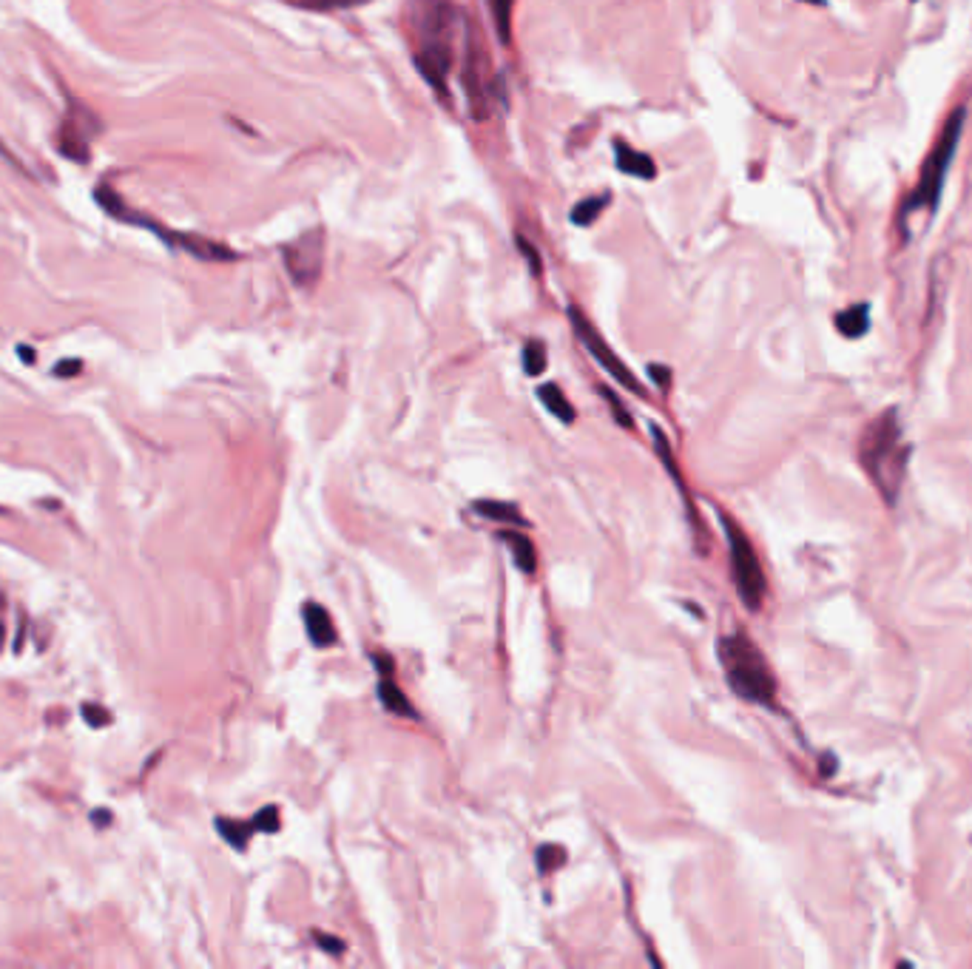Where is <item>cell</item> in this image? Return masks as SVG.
<instances>
[{
    "instance_id": "4dcf8cb0",
    "label": "cell",
    "mask_w": 972,
    "mask_h": 969,
    "mask_svg": "<svg viewBox=\"0 0 972 969\" xmlns=\"http://www.w3.org/2000/svg\"><path fill=\"white\" fill-rule=\"evenodd\" d=\"M648 376L655 378V384L660 390H668V384H672V370L663 364H648Z\"/></svg>"
},
{
    "instance_id": "ffe728a7",
    "label": "cell",
    "mask_w": 972,
    "mask_h": 969,
    "mask_svg": "<svg viewBox=\"0 0 972 969\" xmlns=\"http://www.w3.org/2000/svg\"><path fill=\"white\" fill-rule=\"evenodd\" d=\"M490 12L495 21V31L500 43L512 40V12H515V0H490Z\"/></svg>"
},
{
    "instance_id": "e575fe53",
    "label": "cell",
    "mask_w": 972,
    "mask_h": 969,
    "mask_svg": "<svg viewBox=\"0 0 972 969\" xmlns=\"http://www.w3.org/2000/svg\"><path fill=\"white\" fill-rule=\"evenodd\" d=\"M18 356H21L26 364H35V350L26 347V344H18Z\"/></svg>"
},
{
    "instance_id": "5b68a950",
    "label": "cell",
    "mask_w": 972,
    "mask_h": 969,
    "mask_svg": "<svg viewBox=\"0 0 972 969\" xmlns=\"http://www.w3.org/2000/svg\"><path fill=\"white\" fill-rule=\"evenodd\" d=\"M568 322H572V327H575V333H577V339H580V342H583V347L589 350V353L597 359V364L603 367V370H606L612 378H617V381L623 384L626 390H631L634 395H646V387H643L640 381H637V376L629 370V367L617 359V353H614V350L606 344V339H603L600 333L594 330V324H592L589 319H586V313H583L580 307H575V305L568 307Z\"/></svg>"
},
{
    "instance_id": "4316f807",
    "label": "cell",
    "mask_w": 972,
    "mask_h": 969,
    "mask_svg": "<svg viewBox=\"0 0 972 969\" xmlns=\"http://www.w3.org/2000/svg\"><path fill=\"white\" fill-rule=\"evenodd\" d=\"M517 250H521V254H524V259H526V264H529V271H532V276H541L543 273V262H541V254H538V247H534V245H529L524 237L521 239H517Z\"/></svg>"
},
{
    "instance_id": "8992f818",
    "label": "cell",
    "mask_w": 972,
    "mask_h": 969,
    "mask_svg": "<svg viewBox=\"0 0 972 969\" xmlns=\"http://www.w3.org/2000/svg\"><path fill=\"white\" fill-rule=\"evenodd\" d=\"M282 262L299 288H313L325 273V233L308 230L282 247Z\"/></svg>"
},
{
    "instance_id": "8d00e7d4",
    "label": "cell",
    "mask_w": 972,
    "mask_h": 969,
    "mask_svg": "<svg viewBox=\"0 0 972 969\" xmlns=\"http://www.w3.org/2000/svg\"><path fill=\"white\" fill-rule=\"evenodd\" d=\"M4 634H6V628H4V623H0V645H4Z\"/></svg>"
},
{
    "instance_id": "4fadbf2b",
    "label": "cell",
    "mask_w": 972,
    "mask_h": 969,
    "mask_svg": "<svg viewBox=\"0 0 972 969\" xmlns=\"http://www.w3.org/2000/svg\"><path fill=\"white\" fill-rule=\"evenodd\" d=\"M89 143L91 140L86 137V134H82L80 128H74L72 123L63 120V125L57 131V148H60L63 157H69L74 162H89V157H91V145Z\"/></svg>"
},
{
    "instance_id": "d6a6232c",
    "label": "cell",
    "mask_w": 972,
    "mask_h": 969,
    "mask_svg": "<svg viewBox=\"0 0 972 969\" xmlns=\"http://www.w3.org/2000/svg\"><path fill=\"white\" fill-rule=\"evenodd\" d=\"M91 822H94L97 827H106V825L111 822V813H108L106 808H97V810L91 813Z\"/></svg>"
},
{
    "instance_id": "836d02e7",
    "label": "cell",
    "mask_w": 972,
    "mask_h": 969,
    "mask_svg": "<svg viewBox=\"0 0 972 969\" xmlns=\"http://www.w3.org/2000/svg\"><path fill=\"white\" fill-rule=\"evenodd\" d=\"M836 774V759L833 754H822V776H833Z\"/></svg>"
},
{
    "instance_id": "d6986e66",
    "label": "cell",
    "mask_w": 972,
    "mask_h": 969,
    "mask_svg": "<svg viewBox=\"0 0 972 969\" xmlns=\"http://www.w3.org/2000/svg\"><path fill=\"white\" fill-rule=\"evenodd\" d=\"M220 836L237 850H245L250 836H254V822H237V818H216Z\"/></svg>"
},
{
    "instance_id": "5bb4252c",
    "label": "cell",
    "mask_w": 972,
    "mask_h": 969,
    "mask_svg": "<svg viewBox=\"0 0 972 969\" xmlns=\"http://www.w3.org/2000/svg\"><path fill=\"white\" fill-rule=\"evenodd\" d=\"M833 324L845 339H862L870 330V305H850L847 310L836 313Z\"/></svg>"
},
{
    "instance_id": "f546056e",
    "label": "cell",
    "mask_w": 972,
    "mask_h": 969,
    "mask_svg": "<svg viewBox=\"0 0 972 969\" xmlns=\"http://www.w3.org/2000/svg\"><path fill=\"white\" fill-rule=\"evenodd\" d=\"M52 373H55L57 378H72V376L82 373V361H80V359H72V361H57Z\"/></svg>"
},
{
    "instance_id": "6da1fadb",
    "label": "cell",
    "mask_w": 972,
    "mask_h": 969,
    "mask_svg": "<svg viewBox=\"0 0 972 969\" xmlns=\"http://www.w3.org/2000/svg\"><path fill=\"white\" fill-rule=\"evenodd\" d=\"M907 458H910V446L901 444L898 412L887 410L867 427V432L859 441V461L887 504H896L904 470H907Z\"/></svg>"
},
{
    "instance_id": "484cf974",
    "label": "cell",
    "mask_w": 972,
    "mask_h": 969,
    "mask_svg": "<svg viewBox=\"0 0 972 969\" xmlns=\"http://www.w3.org/2000/svg\"><path fill=\"white\" fill-rule=\"evenodd\" d=\"M254 830H262V833H276L279 830V808L276 805H267L256 813L254 818Z\"/></svg>"
},
{
    "instance_id": "44dd1931",
    "label": "cell",
    "mask_w": 972,
    "mask_h": 969,
    "mask_svg": "<svg viewBox=\"0 0 972 969\" xmlns=\"http://www.w3.org/2000/svg\"><path fill=\"white\" fill-rule=\"evenodd\" d=\"M606 205H609V194L589 196V199H583V203L575 205V211H572V216H568V220H572L575 225H580V228H589V225L597 220V216L603 213V208H606Z\"/></svg>"
},
{
    "instance_id": "ba28073f",
    "label": "cell",
    "mask_w": 972,
    "mask_h": 969,
    "mask_svg": "<svg viewBox=\"0 0 972 969\" xmlns=\"http://www.w3.org/2000/svg\"><path fill=\"white\" fill-rule=\"evenodd\" d=\"M486 69H490V60L481 52V46L475 40L473 31H466V43H464V91H466V103L469 111L475 114V120H486L490 114V82H486Z\"/></svg>"
},
{
    "instance_id": "1f68e13d",
    "label": "cell",
    "mask_w": 972,
    "mask_h": 969,
    "mask_svg": "<svg viewBox=\"0 0 972 969\" xmlns=\"http://www.w3.org/2000/svg\"><path fill=\"white\" fill-rule=\"evenodd\" d=\"M373 662L378 665L381 677H393V674H395V668H393V660H390V657H384V654H376V657H373Z\"/></svg>"
},
{
    "instance_id": "7a4b0ae2",
    "label": "cell",
    "mask_w": 972,
    "mask_h": 969,
    "mask_svg": "<svg viewBox=\"0 0 972 969\" xmlns=\"http://www.w3.org/2000/svg\"><path fill=\"white\" fill-rule=\"evenodd\" d=\"M719 662H723L728 685L736 696L757 705H774L777 679L770 674V665L762 657V651L745 634L736 631L719 640Z\"/></svg>"
},
{
    "instance_id": "9a60e30c",
    "label": "cell",
    "mask_w": 972,
    "mask_h": 969,
    "mask_svg": "<svg viewBox=\"0 0 972 969\" xmlns=\"http://www.w3.org/2000/svg\"><path fill=\"white\" fill-rule=\"evenodd\" d=\"M500 538H504V543H507V546L512 549V555H515V563H517V569H521V572H526V575H532L534 569H538V560H534V558H538V555H534L532 538H526V534L515 532V529H504V532H500Z\"/></svg>"
},
{
    "instance_id": "3957f363",
    "label": "cell",
    "mask_w": 972,
    "mask_h": 969,
    "mask_svg": "<svg viewBox=\"0 0 972 969\" xmlns=\"http://www.w3.org/2000/svg\"><path fill=\"white\" fill-rule=\"evenodd\" d=\"M961 131H964V108H955L947 117V125L942 131V137H938L935 148L930 151L924 169H921L916 191L910 194L907 203H904V213H913L918 208H930V211L935 208L938 196H942V188H944V177L950 171V162L955 157V148H959Z\"/></svg>"
},
{
    "instance_id": "7c38bea8",
    "label": "cell",
    "mask_w": 972,
    "mask_h": 969,
    "mask_svg": "<svg viewBox=\"0 0 972 969\" xmlns=\"http://www.w3.org/2000/svg\"><path fill=\"white\" fill-rule=\"evenodd\" d=\"M301 617H305V628L313 645L327 648L336 643V628H333V617L327 614V609H322L318 603H305Z\"/></svg>"
},
{
    "instance_id": "e0dca14e",
    "label": "cell",
    "mask_w": 972,
    "mask_h": 969,
    "mask_svg": "<svg viewBox=\"0 0 972 969\" xmlns=\"http://www.w3.org/2000/svg\"><path fill=\"white\" fill-rule=\"evenodd\" d=\"M538 398L543 401V407L555 415V419H560L563 424H575V407L568 404V398L563 395L558 384H541Z\"/></svg>"
},
{
    "instance_id": "74e56055",
    "label": "cell",
    "mask_w": 972,
    "mask_h": 969,
    "mask_svg": "<svg viewBox=\"0 0 972 969\" xmlns=\"http://www.w3.org/2000/svg\"><path fill=\"white\" fill-rule=\"evenodd\" d=\"M0 603H4V597H0Z\"/></svg>"
},
{
    "instance_id": "7402d4cb",
    "label": "cell",
    "mask_w": 972,
    "mask_h": 969,
    "mask_svg": "<svg viewBox=\"0 0 972 969\" xmlns=\"http://www.w3.org/2000/svg\"><path fill=\"white\" fill-rule=\"evenodd\" d=\"M291 6L308 9V12H339V9H356L370 4V0H288Z\"/></svg>"
},
{
    "instance_id": "603a6c76",
    "label": "cell",
    "mask_w": 972,
    "mask_h": 969,
    "mask_svg": "<svg viewBox=\"0 0 972 969\" xmlns=\"http://www.w3.org/2000/svg\"><path fill=\"white\" fill-rule=\"evenodd\" d=\"M524 370L526 376H541L546 370V344L532 339L524 347Z\"/></svg>"
},
{
    "instance_id": "cb8c5ba5",
    "label": "cell",
    "mask_w": 972,
    "mask_h": 969,
    "mask_svg": "<svg viewBox=\"0 0 972 969\" xmlns=\"http://www.w3.org/2000/svg\"><path fill=\"white\" fill-rule=\"evenodd\" d=\"M566 861V847L560 844H541L538 853H534V864H538L541 873H551Z\"/></svg>"
},
{
    "instance_id": "f1b7e54d",
    "label": "cell",
    "mask_w": 972,
    "mask_h": 969,
    "mask_svg": "<svg viewBox=\"0 0 972 969\" xmlns=\"http://www.w3.org/2000/svg\"><path fill=\"white\" fill-rule=\"evenodd\" d=\"M316 941H318V947H322L325 952H330V956H342V952H344V941H342V939H333V935L316 932Z\"/></svg>"
},
{
    "instance_id": "d4e9b609",
    "label": "cell",
    "mask_w": 972,
    "mask_h": 969,
    "mask_svg": "<svg viewBox=\"0 0 972 969\" xmlns=\"http://www.w3.org/2000/svg\"><path fill=\"white\" fill-rule=\"evenodd\" d=\"M80 714H82V722H86L89 728H106V725L114 722V716H111L103 705H97V703H86V705L80 708Z\"/></svg>"
},
{
    "instance_id": "8fae6325",
    "label": "cell",
    "mask_w": 972,
    "mask_h": 969,
    "mask_svg": "<svg viewBox=\"0 0 972 969\" xmlns=\"http://www.w3.org/2000/svg\"><path fill=\"white\" fill-rule=\"evenodd\" d=\"M94 199H97V205L100 208H103L108 216H111V220H117V222H128V225H143V228H154V222H151V220H145V216H140V213H134L126 203H123V196L120 194H117L111 186H106V182H103V186H100L97 191H94Z\"/></svg>"
},
{
    "instance_id": "2e32d148",
    "label": "cell",
    "mask_w": 972,
    "mask_h": 969,
    "mask_svg": "<svg viewBox=\"0 0 972 969\" xmlns=\"http://www.w3.org/2000/svg\"><path fill=\"white\" fill-rule=\"evenodd\" d=\"M378 699H381V705L387 708L390 714H395V716H412V720H418V711L410 705V699H407L404 691H401L398 685L393 682V677H381V682H378Z\"/></svg>"
},
{
    "instance_id": "52a82bcc",
    "label": "cell",
    "mask_w": 972,
    "mask_h": 969,
    "mask_svg": "<svg viewBox=\"0 0 972 969\" xmlns=\"http://www.w3.org/2000/svg\"><path fill=\"white\" fill-rule=\"evenodd\" d=\"M410 21L421 46L430 43H447L452 46V35H456L458 23V9L452 6V0H410Z\"/></svg>"
},
{
    "instance_id": "30bf717a",
    "label": "cell",
    "mask_w": 972,
    "mask_h": 969,
    "mask_svg": "<svg viewBox=\"0 0 972 969\" xmlns=\"http://www.w3.org/2000/svg\"><path fill=\"white\" fill-rule=\"evenodd\" d=\"M614 160H617V171H623L634 179H655L657 177V165L646 151H637L626 140H614Z\"/></svg>"
},
{
    "instance_id": "ac0fdd59",
    "label": "cell",
    "mask_w": 972,
    "mask_h": 969,
    "mask_svg": "<svg viewBox=\"0 0 972 969\" xmlns=\"http://www.w3.org/2000/svg\"><path fill=\"white\" fill-rule=\"evenodd\" d=\"M475 509L490 517V521H498V523H512V526H529L526 517L521 515V509H517L515 504H507V500H478Z\"/></svg>"
},
{
    "instance_id": "9c48e42d",
    "label": "cell",
    "mask_w": 972,
    "mask_h": 969,
    "mask_svg": "<svg viewBox=\"0 0 972 969\" xmlns=\"http://www.w3.org/2000/svg\"><path fill=\"white\" fill-rule=\"evenodd\" d=\"M165 245L182 247L186 254H191L194 259H203V262H233V259H239V254L233 247H228L222 242H213L208 237H199V233L171 230L169 239H165Z\"/></svg>"
},
{
    "instance_id": "277c9868",
    "label": "cell",
    "mask_w": 972,
    "mask_h": 969,
    "mask_svg": "<svg viewBox=\"0 0 972 969\" xmlns=\"http://www.w3.org/2000/svg\"><path fill=\"white\" fill-rule=\"evenodd\" d=\"M723 526L728 534V551H731V575H733V586L740 592V600L745 603V609L759 611L765 603V572L759 566L757 551H753L751 541L745 538V532L736 526L728 515H723Z\"/></svg>"
},
{
    "instance_id": "83f0119b",
    "label": "cell",
    "mask_w": 972,
    "mask_h": 969,
    "mask_svg": "<svg viewBox=\"0 0 972 969\" xmlns=\"http://www.w3.org/2000/svg\"><path fill=\"white\" fill-rule=\"evenodd\" d=\"M603 395H606L609 407L614 410V419H617V424H620V427H626V429H631V427H634V421H631V415L626 412V407L620 404V398H617V395H614L612 390H606V387H603Z\"/></svg>"
},
{
    "instance_id": "d590c367",
    "label": "cell",
    "mask_w": 972,
    "mask_h": 969,
    "mask_svg": "<svg viewBox=\"0 0 972 969\" xmlns=\"http://www.w3.org/2000/svg\"><path fill=\"white\" fill-rule=\"evenodd\" d=\"M804 4H813V6H825V0H804Z\"/></svg>"
}]
</instances>
